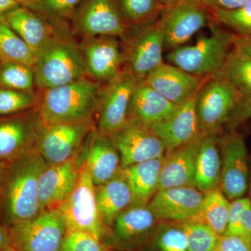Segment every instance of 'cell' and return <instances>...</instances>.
<instances>
[{
    "instance_id": "obj_1",
    "label": "cell",
    "mask_w": 251,
    "mask_h": 251,
    "mask_svg": "<svg viewBox=\"0 0 251 251\" xmlns=\"http://www.w3.org/2000/svg\"><path fill=\"white\" fill-rule=\"evenodd\" d=\"M48 166L35 151L4 167L0 191L1 224L9 228L40 214L38 181Z\"/></svg>"
},
{
    "instance_id": "obj_2",
    "label": "cell",
    "mask_w": 251,
    "mask_h": 251,
    "mask_svg": "<svg viewBox=\"0 0 251 251\" xmlns=\"http://www.w3.org/2000/svg\"><path fill=\"white\" fill-rule=\"evenodd\" d=\"M101 87L85 77L44 90L39 111L45 126L84 121L97 111Z\"/></svg>"
},
{
    "instance_id": "obj_3",
    "label": "cell",
    "mask_w": 251,
    "mask_h": 251,
    "mask_svg": "<svg viewBox=\"0 0 251 251\" xmlns=\"http://www.w3.org/2000/svg\"><path fill=\"white\" fill-rule=\"evenodd\" d=\"M211 34L202 36L193 45L182 46L166 55L169 64L202 78L216 76L234 47V34L211 21Z\"/></svg>"
},
{
    "instance_id": "obj_4",
    "label": "cell",
    "mask_w": 251,
    "mask_h": 251,
    "mask_svg": "<svg viewBox=\"0 0 251 251\" xmlns=\"http://www.w3.org/2000/svg\"><path fill=\"white\" fill-rule=\"evenodd\" d=\"M33 70L35 85L44 90L67 85L87 74L79 46L57 36L37 54Z\"/></svg>"
},
{
    "instance_id": "obj_5",
    "label": "cell",
    "mask_w": 251,
    "mask_h": 251,
    "mask_svg": "<svg viewBox=\"0 0 251 251\" xmlns=\"http://www.w3.org/2000/svg\"><path fill=\"white\" fill-rule=\"evenodd\" d=\"M58 209L67 229L90 234L103 242L108 237L110 228L104 224L99 212L96 186L85 159L76 185Z\"/></svg>"
},
{
    "instance_id": "obj_6",
    "label": "cell",
    "mask_w": 251,
    "mask_h": 251,
    "mask_svg": "<svg viewBox=\"0 0 251 251\" xmlns=\"http://www.w3.org/2000/svg\"><path fill=\"white\" fill-rule=\"evenodd\" d=\"M44 128L38 108L0 117V166L38 151Z\"/></svg>"
},
{
    "instance_id": "obj_7",
    "label": "cell",
    "mask_w": 251,
    "mask_h": 251,
    "mask_svg": "<svg viewBox=\"0 0 251 251\" xmlns=\"http://www.w3.org/2000/svg\"><path fill=\"white\" fill-rule=\"evenodd\" d=\"M16 251H60L67 232L58 209H46L33 219L9 227Z\"/></svg>"
},
{
    "instance_id": "obj_8",
    "label": "cell",
    "mask_w": 251,
    "mask_h": 251,
    "mask_svg": "<svg viewBox=\"0 0 251 251\" xmlns=\"http://www.w3.org/2000/svg\"><path fill=\"white\" fill-rule=\"evenodd\" d=\"M241 99L227 81L217 76L207 79L198 91L196 100L201 134H219Z\"/></svg>"
},
{
    "instance_id": "obj_9",
    "label": "cell",
    "mask_w": 251,
    "mask_h": 251,
    "mask_svg": "<svg viewBox=\"0 0 251 251\" xmlns=\"http://www.w3.org/2000/svg\"><path fill=\"white\" fill-rule=\"evenodd\" d=\"M211 21L210 9L202 0H183L165 8L157 19L165 49L171 50L184 46Z\"/></svg>"
},
{
    "instance_id": "obj_10",
    "label": "cell",
    "mask_w": 251,
    "mask_h": 251,
    "mask_svg": "<svg viewBox=\"0 0 251 251\" xmlns=\"http://www.w3.org/2000/svg\"><path fill=\"white\" fill-rule=\"evenodd\" d=\"M95 128L92 119L45 126L38 151L49 166L70 161L82 152Z\"/></svg>"
},
{
    "instance_id": "obj_11",
    "label": "cell",
    "mask_w": 251,
    "mask_h": 251,
    "mask_svg": "<svg viewBox=\"0 0 251 251\" xmlns=\"http://www.w3.org/2000/svg\"><path fill=\"white\" fill-rule=\"evenodd\" d=\"M160 221L148 204L130 206L117 216L103 243L115 251H142Z\"/></svg>"
},
{
    "instance_id": "obj_12",
    "label": "cell",
    "mask_w": 251,
    "mask_h": 251,
    "mask_svg": "<svg viewBox=\"0 0 251 251\" xmlns=\"http://www.w3.org/2000/svg\"><path fill=\"white\" fill-rule=\"evenodd\" d=\"M139 80L123 69L119 75L101 87L99 97L97 130L110 136L122 128L128 121V108L132 94Z\"/></svg>"
},
{
    "instance_id": "obj_13",
    "label": "cell",
    "mask_w": 251,
    "mask_h": 251,
    "mask_svg": "<svg viewBox=\"0 0 251 251\" xmlns=\"http://www.w3.org/2000/svg\"><path fill=\"white\" fill-rule=\"evenodd\" d=\"M127 41L123 50L125 70L138 80H143L150 73L163 63L164 39L157 20L141 26Z\"/></svg>"
},
{
    "instance_id": "obj_14",
    "label": "cell",
    "mask_w": 251,
    "mask_h": 251,
    "mask_svg": "<svg viewBox=\"0 0 251 251\" xmlns=\"http://www.w3.org/2000/svg\"><path fill=\"white\" fill-rule=\"evenodd\" d=\"M221 151L220 188L229 201L244 197L249 186V168L245 140L231 130L219 139Z\"/></svg>"
},
{
    "instance_id": "obj_15",
    "label": "cell",
    "mask_w": 251,
    "mask_h": 251,
    "mask_svg": "<svg viewBox=\"0 0 251 251\" xmlns=\"http://www.w3.org/2000/svg\"><path fill=\"white\" fill-rule=\"evenodd\" d=\"M74 17L85 37H125L128 30L119 0H82Z\"/></svg>"
},
{
    "instance_id": "obj_16",
    "label": "cell",
    "mask_w": 251,
    "mask_h": 251,
    "mask_svg": "<svg viewBox=\"0 0 251 251\" xmlns=\"http://www.w3.org/2000/svg\"><path fill=\"white\" fill-rule=\"evenodd\" d=\"M121 158V168L161 158L167 150L150 127L128 120L126 125L110 135Z\"/></svg>"
},
{
    "instance_id": "obj_17",
    "label": "cell",
    "mask_w": 251,
    "mask_h": 251,
    "mask_svg": "<svg viewBox=\"0 0 251 251\" xmlns=\"http://www.w3.org/2000/svg\"><path fill=\"white\" fill-rule=\"evenodd\" d=\"M117 37H85L79 46L87 75L100 82H108L121 73L123 50Z\"/></svg>"
},
{
    "instance_id": "obj_18",
    "label": "cell",
    "mask_w": 251,
    "mask_h": 251,
    "mask_svg": "<svg viewBox=\"0 0 251 251\" xmlns=\"http://www.w3.org/2000/svg\"><path fill=\"white\" fill-rule=\"evenodd\" d=\"M203 198L196 187L178 186L158 190L148 205L159 221L184 222L197 217Z\"/></svg>"
},
{
    "instance_id": "obj_19",
    "label": "cell",
    "mask_w": 251,
    "mask_h": 251,
    "mask_svg": "<svg viewBox=\"0 0 251 251\" xmlns=\"http://www.w3.org/2000/svg\"><path fill=\"white\" fill-rule=\"evenodd\" d=\"M80 154L74 159L50 165L42 172L38 181V194L41 211L58 209L72 193L80 176L84 159Z\"/></svg>"
},
{
    "instance_id": "obj_20",
    "label": "cell",
    "mask_w": 251,
    "mask_h": 251,
    "mask_svg": "<svg viewBox=\"0 0 251 251\" xmlns=\"http://www.w3.org/2000/svg\"><path fill=\"white\" fill-rule=\"evenodd\" d=\"M197 94L177 105L166 119L150 126V128L164 144L167 151L191 143L202 135L196 109Z\"/></svg>"
},
{
    "instance_id": "obj_21",
    "label": "cell",
    "mask_w": 251,
    "mask_h": 251,
    "mask_svg": "<svg viewBox=\"0 0 251 251\" xmlns=\"http://www.w3.org/2000/svg\"><path fill=\"white\" fill-rule=\"evenodd\" d=\"M209 78L195 76L163 62L150 73L143 81L171 103L179 105L198 93Z\"/></svg>"
},
{
    "instance_id": "obj_22",
    "label": "cell",
    "mask_w": 251,
    "mask_h": 251,
    "mask_svg": "<svg viewBox=\"0 0 251 251\" xmlns=\"http://www.w3.org/2000/svg\"><path fill=\"white\" fill-rule=\"evenodd\" d=\"M202 135L191 143L166 151L158 190L178 186L196 187V161Z\"/></svg>"
},
{
    "instance_id": "obj_23",
    "label": "cell",
    "mask_w": 251,
    "mask_h": 251,
    "mask_svg": "<svg viewBox=\"0 0 251 251\" xmlns=\"http://www.w3.org/2000/svg\"><path fill=\"white\" fill-rule=\"evenodd\" d=\"M85 150L86 166L95 186L110 181L121 171L120 153L109 137L97 128L89 137Z\"/></svg>"
},
{
    "instance_id": "obj_24",
    "label": "cell",
    "mask_w": 251,
    "mask_h": 251,
    "mask_svg": "<svg viewBox=\"0 0 251 251\" xmlns=\"http://www.w3.org/2000/svg\"><path fill=\"white\" fill-rule=\"evenodd\" d=\"M177 105L140 80L132 94L128 120L150 127L171 115Z\"/></svg>"
},
{
    "instance_id": "obj_25",
    "label": "cell",
    "mask_w": 251,
    "mask_h": 251,
    "mask_svg": "<svg viewBox=\"0 0 251 251\" xmlns=\"http://www.w3.org/2000/svg\"><path fill=\"white\" fill-rule=\"evenodd\" d=\"M1 19L21 36L36 56L55 37L44 20L24 6L15 8Z\"/></svg>"
},
{
    "instance_id": "obj_26",
    "label": "cell",
    "mask_w": 251,
    "mask_h": 251,
    "mask_svg": "<svg viewBox=\"0 0 251 251\" xmlns=\"http://www.w3.org/2000/svg\"><path fill=\"white\" fill-rule=\"evenodd\" d=\"M96 197L102 220L110 229L117 216L135 205L133 193L122 170L110 181L96 186Z\"/></svg>"
},
{
    "instance_id": "obj_27",
    "label": "cell",
    "mask_w": 251,
    "mask_h": 251,
    "mask_svg": "<svg viewBox=\"0 0 251 251\" xmlns=\"http://www.w3.org/2000/svg\"><path fill=\"white\" fill-rule=\"evenodd\" d=\"M219 134L203 135L196 161V188L206 193L219 187L221 175V156Z\"/></svg>"
},
{
    "instance_id": "obj_28",
    "label": "cell",
    "mask_w": 251,
    "mask_h": 251,
    "mask_svg": "<svg viewBox=\"0 0 251 251\" xmlns=\"http://www.w3.org/2000/svg\"><path fill=\"white\" fill-rule=\"evenodd\" d=\"M163 161L164 156L122 168L133 193L135 205L148 204L158 191Z\"/></svg>"
},
{
    "instance_id": "obj_29",
    "label": "cell",
    "mask_w": 251,
    "mask_h": 251,
    "mask_svg": "<svg viewBox=\"0 0 251 251\" xmlns=\"http://www.w3.org/2000/svg\"><path fill=\"white\" fill-rule=\"evenodd\" d=\"M216 76L227 81L242 99H251V58L234 46Z\"/></svg>"
},
{
    "instance_id": "obj_30",
    "label": "cell",
    "mask_w": 251,
    "mask_h": 251,
    "mask_svg": "<svg viewBox=\"0 0 251 251\" xmlns=\"http://www.w3.org/2000/svg\"><path fill=\"white\" fill-rule=\"evenodd\" d=\"M229 205L228 198L220 187L204 193L202 206L198 219L209 226L219 236L224 235L227 229Z\"/></svg>"
},
{
    "instance_id": "obj_31",
    "label": "cell",
    "mask_w": 251,
    "mask_h": 251,
    "mask_svg": "<svg viewBox=\"0 0 251 251\" xmlns=\"http://www.w3.org/2000/svg\"><path fill=\"white\" fill-rule=\"evenodd\" d=\"M142 251H188L187 236L181 222L160 221Z\"/></svg>"
},
{
    "instance_id": "obj_32",
    "label": "cell",
    "mask_w": 251,
    "mask_h": 251,
    "mask_svg": "<svg viewBox=\"0 0 251 251\" xmlns=\"http://www.w3.org/2000/svg\"><path fill=\"white\" fill-rule=\"evenodd\" d=\"M0 58L33 67L36 56L27 44L0 18Z\"/></svg>"
},
{
    "instance_id": "obj_33",
    "label": "cell",
    "mask_w": 251,
    "mask_h": 251,
    "mask_svg": "<svg viewBox=\"0 0 251 251\" xmlns=\"http://www.w3.org/2000/svg\"><path fill=\"white\" fill-rule=\"evenodd\" d=\"M119 4L126 22L135 27L154 22L165 9L158 0H119Z\"/></svg>"
},
{
    "instance_id": "obj_34",
    "label": "cell",
    "mask_w": 251,
    "mask_h": 251,
    "mask_svg": "<svg viewBox=\"0 0 251 251\" xmlns=\"http://www.w3.org/2000/svg\"><path fill=\"white\" fill-rule=\"evenodd\" d=\"M210 9V8H209ZM212 21L237 36H251V1L232 10L210 9Z\"/></svg>"
},
{
    "instance_id": "obj_35",
    "label": "cell",
    "mask_w": 251,
    "mask_h": 251,
    "mask_svg": "<svg viewBox=\"0 0 251 251\" xmlns=\"http://www.w3.org/2000/svg\"><path fill=\"white\" fill-rule=\"evenodd\" d=\"M35 85L33 67L23 63L2 61L0 87L31 92Z\"/></svg>"
},
{
    "instance_id": "obj_36",
    "label": "cell",
    "mask_w": 251,
    "mask_h": 251,
    "mask_svg": "<svg viewBox=\"0 0 251 251\" xmlns=\"http://www.w3.org/2000/svg\"><path fill=\"white\" fill-rule=\"evenodd\" d=\"M39 105L34 91L25 92L0 87V117L29 111Z\"/></svg>"
},
{
    "instance_id": "obj_37",
    "label": "cell",
    "mask_w": 251,
    "mask_h": 251,
    "mask_svg": "<svg viewBox=\"0 0 251 251\" xmlns=\"http://www.w3.org/2000/svg\"><path fill=\"white\" fill-rule=\"evenodd\" d=\"M188 240V251H213L219 234L198 218L181 222Z\"/></svg>"
},
{
    "instance_id": "obj_38",
    "label": "cell",
    "mask_w": 251,
    "mask_h": 251,
    "mask_svg": "<svg viewBox=\"0 0 251 251\" xmlns=\"http://www.w3.org/2000/svg\"><path fill=\"white\" fill-rule=\"evenodd\" d=\"M60 251H115L85 232L67 229Z\"/></svg>"
},
{
    "instance_id": "obj_39",
    "label": "cell",
    "mask_w": 251,
    "mask_h": 251,
    "mask_svg": "<svg viewBox=\"0 0 251 251\" xmlns=\"http://www.w3.org/2000/svg\"><path fill=\"white\" fill-rule=\"evenodd\" d=\"M43 9L50 14L62 18L74 16L82 0H39Z\"/></svg>"
},
{
    "instance_id": "obj_40",
    "label": "cell",
    "mask_w": 251,
    "mask_h": 251,
    "mask_svg": "<svg viewBox=\"0 0 251 251\" xmlns=\"http://www.w3.org/2000/svg\"><path fill=\"white\" fill-rule=\"evenodd\" d=\"M213 251H251V244L242 237L224 234Z\"/></svg>"
},
{
    "instance_id": "obj_41",
    "label": "cell",
    "mask_w": 251,
    "mask_h": 251,
    "mask_svg": "<svg viewBox=\"0 0 251 251\" xmlns=\"http://www.w3.org/2000/svg\"><path fill=\"white\" fill-rule=\"evenodd\" d=\"M251 118V99H241L234 109L227 126L229 130H235L236 127Z\"/></svg>"
},
{
    "instance_id": "obj_42",
    "label": "cell",
    "mask_w": 251,
    "mask_h": 251,
    "mask_svg": "<svg viewBox=\"0 0 251 251\" xmlns=\"http://www.w3.org/2000/svg\"><path fill=\"white\" fill-rule=\"evenodd\" d=\"M229 235L238 236L251 244V206H248L239 218L237 225Z\"/></svg>"
},
{
    "instance_id": "obj_43",
    "label": "cell",
    "mask_w": 251,
    "mask_h": 251,
    "mask_svg": "<svg viewBox=\"0 0 251 251\" xmlns=\"http://www.w3.org/2000/svg\"><path fill=\"white\" fill-rule=\"evenodd\" d=\"M210 9L232 10L242 7L251 0H202Z\"/></svg>"
},
{
    "instance_id": "obj_44",
    "label": "cell",
    "mask_w": 251,
    "mask_h": 251,
    "mask_svg": "<svg viewBox=\"0 0 251 251\" xmlns=\"http://www.w3.org/2000/svg\"><path fill=\"white\" fill-rule=\"evenodd\" d=\"M234 46L251 58V36L241 37L235 36Z\"/></svg>"
},
{
    "instance_id": "obj_45",
    "label": "cell",
    "mask_w": 251,
    "mask_h": 251,
    "mask_svg": "<svg viewBox=\"0 0 251 251\" xmlns=\"http://www.w3.org/2000/svg\"><path fill=\"white\" fill-rule=\"evenodd\" d=\"M8 248H12L9 228L0 222V249Z\"/></svg>"
},
{
    "instance_id": "obj_46",
    "label": "cell",
    "mask_w": 251,
    "mask_h": 251,
    "mask_svg": "<svg viewBox=\"0 0 251 251\" xmlns=\"http://www.w3.org/2000/svg\"><path fill=\"white\" fill-rule=\"evenodd\" d=\"M18 6L19 5L14 0H0V18Z\"/></svg>"
},
{
    "instance_id": "obj_47",
    "label": "cell",
    "mask_w": 251,
    "mask_h": 251,
    "mask_svg": "<svg viewBox=\"0 0 251 251\" xmlns=\"http://www.w3.org/2000/svg\"><path fill=\"white\" fill-rule=\"evenodd\" d=\"M19 6H24L28 9H35L36 6L32 0H14Z\"/></svg>"
},
{
    "instance_id": "obj_48",
    "label": "cell",
    "mask_w": 251,
    "mask_h": 251,
    "mask_svg": "<svg viewBox=\"0 0 251 251\" xmlns=\"http://www.w3.org/2000/svg\"><path fill=\"white\" fill-rule=\"evenodd\" d=\"M181 1H183V0H158L160 4L162 5L163 8L170 7V6L177 4Z\"/></svg>"
},
{
    "instance_id": "obj_49",
    "label": "cell",
    "mask_w": 251,
    "mask_h": 251,
    "mask_svg": "<svg viewBox=\"0 0 251 251\" xmlns=\"http://www.w3.org/2000/svg\"><path fill=\"white\" fill-rule=\"evenodd\" d=\"M4 167L0 166V191H1V181H2L3 174H4Z\"/></svg>"
},
{
    "instance_id": "obj_50",
    "label": "cell",
    "mask_w": 251,
    "mask_h": 251,
    "mask_svg": "<svg viewBox=\"0 0 251 251\" xmlns=\"http://www.w3.org/2000/svg\"><path fill=\"white\" fill-rule=\"evenodd\" d=\"M0 251H16L12 248H8V249H0Z\"/></svg>"
},
{
    "instance_id": "obj_51",
    "label": "cell",
    "mask_w": 251,
    "mask_h": 251,
    "mask_svg": "<svg viewBox=\"0 0 251 251\" xmlns=\"http://www.w3.org/2000/svg\"><path fill=\"white\" fill-rule=\"evenodd\" d=\"M249 200H250L251 206V183H250V198H249Z\"/></svg>"
},
{
    "instance_id": "obj_52",
    "label": "cell",
    "mask_w": 251,
    "mask_h": 251,
    "mask_svg": "<svg viewBox=\"0 0 251 251\" xmlns=\"http://www.w3.org/2000/svg\"><path fill=\"white\" fill-rule=\"evenodd\" d=\"M33 2H34V5H35V6L36 7V6H37V1L38 0H32Z\"/></svg>"
},
{
    "instance_id": "obj_53",
    "label": "cell",
    "mask_w": 251,
    "mask_h": 251,
    "mask_svg": "<svg viewBox=\"0 0 251 251\" xmlns=\"http://www.w3.org/2000/svg\"><path fill=\"white\" fill-rule=\"evenodd\" d=\"M1 65H2V60L0 58V72H1Z\"/></svg>"
}]
</instances>
